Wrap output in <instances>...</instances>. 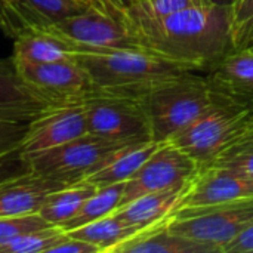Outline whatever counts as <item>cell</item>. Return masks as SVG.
Segmentation results:
<instances>
[{
    "label": "cell",
    "instance_id": "484cf974",
    "mask_svg": "<svg viewBox=\"0 0 253 253\" xmlns=\"http://www.w3.org/2000/svg\"><path fill=\"white\" fill-rule=\"evenodd\" d=\"M47 227H52V225L39 212L3 216L0 218V246L6 245L7 242L16 237H21L31 231L47 228Z\"/></svg>",
    "mask_w": 253,
    "mask_h": 253
},
{
    "label": "cell",
    "instance_id": "cb8c5ba5",
    "mask_svg": "<svg viewBox=\"0 0 253 253\" xmlns=\"http://www.w3.org/2000/svg\"><path fill=\"white\" fill-rule=\"evenodd\" d=\"M65 234L67 233L58 225L31 231L0 246V253L50 252V249L65 237Z\"/></svg>",
    "mask_w": 253,
    "mask_h": 253
},
{
    "label": "cell",
    "instance_id": "9c48e42d",
    "mask_svg": "<svg viewBox=\"0 0 253 253\" xmlns=\"http://www.w3.org/2000/svg\"><path fill=\"white\" fill-rule=\"evenodd\" d=\"M197 169L199 165L188 154L169 141L162 142L154 154L125 182L120 206L141 196L188 182Z\"/></svg>",
    "mask_w": 253,
    "mask_h": 253
},
{
    "label": "cell",
    "instance_id": "d4e9b609",
    "mask_svg": "<svg viewBox=\"0 0 253 253\" xmlns=\"http://www.w3.org/2000/svg\"><path fill=\"white\" fill-rule=\"evenodd\" d=\"M33 13L44 24L50 25L65 18L83 12L89 3L82 0H24Z\"/></svg>",
    "mask_w": 253,
    "mask_h": 253
},
{
    "label": "cell",
    "instance_id": "d6a6232c",
    "mask_svg": "<svg viewBox=\"0 0 253 253\" xmlns=\"http://www.w3.org/2000/svg\"><path fill=\"white\" fill-rule=\"evenodd\" d=\"M111 3L113 7H116L117 10H120L122 13H125L126 10H129L135 3H138L139 0H108Z\"/></svg>",
    "mask_w": 253,
    "mask_h": 253
},
{
    "label": "cell",
    "instance_id": "6da1fadb",
    "mask_svg": "<svg viewBox=\"0 0 253 253\" xmlns=\"http://www.w3.org/2000/svg\"><path fill=\"white\" fill-rule=\"evenodd\" d=\"M123 16L144 49L196 73L209 71L234 49L231 4L205 1L165 18L130 7Z\"/></svg>",
    "mask_w": 253,
    "mask_h": 253
},
{
    "label": "cell",
    "instance_id": "f1b7e54d",
    "mask_svg": "<svg viewBox=\"0 0 253 253\" xmlns=\"http://www.w3.org/2000/svg\"><path fill=\"white\" fill-rule=\"evenodd\" d=\"M28 123L0 120V144H19L27 132Z\"/></svg>",
    "mask_w": 253,
    "mask_h": 253
},
{
    "label": "cell",
    "instance_id": "603a6c76",
    "mask_svg": "<svg viewBox=\"0 0 253 253\" xmlns=\"http://www.w3.org/2000/svg\"><path fill=\"white\" fill-rule=\"evenodd\" d=\"M205 166H216L253 176V127Z\"/></svg>",
    "mask_w": 253,
    "mask_h": 253
},
{
    "label": "cell",
    "instance_id": "5b68a950",
    "mask_svg": "<svg viewBox=\"0 0 253 253\" xmlns=\"http://www.w3.org/2000/svg\"><path fill=\"white\" fill-rule=\"evenodd\" d=\"M46 27L70 40L76 52L144 49L123 13L108 0H92L83 12Z\"/></svg>",
    "mask_w": 253,
    "mask_h": 253
},
{
    "label": "cell",
    "instance_id": "8d00e7d4",
    "mask_svg": "<svg viewBox=\"0 0 253 253\" xmlns=\"http://www.w3.org/2000/svg\"><path fill=\"white\" fill-rule=\"evenodd\" d=\"M251 49H252V50H253V47H251Z\"/></svg>",
    "mask_w": 253,
    "mask_h": 253
},
{
    "label": "cell",
    "instance_id": "30bf717a",
    "mask_svg": "<svg viewBox=\"0 0 253 253\" xmlns=\"http://www.w3.org/2000/svg\"><path fill=\"white\" fill-rule=\"evenodd\" d=\"M15 67L27 83L47 95L58 107L82 104L95 90L89 74L74 56L56 62Z\"/></svg>",
    "mask_w": 253,
    "mask_h": 253
},
{
    "label": "cell",
    "instance_id": "7c38bea8",
    "mask_svg": "<svg viewBox=\"0 0 253 253\" xmlns=\"http://www.w3.org/2000/svg\"><path fill=\"white\" fill-rule=\"evenodd\" d=\"M249 197H253V176L216 166H199L187 184L178 209L213 206Z\"/></svg>",
    "mask_w": 253,
    "mask_h": 253
},
{
    "label": "cell",
    "instance_id": "277c9868",
    "mask_svg": "<svg viewBox=\"0 0 253 253\" xmlns=\"http://www.w3.org/2000/svg\"><path fill=\"white\" fill-rule=\"evenodd\" d=\"M252 127V108L216 92L213 105L169 142L188 154L199 166H205Z\"/></svg>",
    "mask_w": 253,
    "mask_h": 253
},
{
    "label": "cell",
    "instance_id": "8fae6325",
    "mask_svg": "<svg viewBox=\"0 0 253 253\" xmlns=\"http://www.w3.org/2000/svg\"><path fill=\"white\" fill-rule=\"evenodd\" d=\"M87 133L86 113L82 104L44 111L28 123L19 144L21 154L30 156L67 144Z\"/></svg>",
    "mask_w": 253,
    "mask_h": 253
},
{
    "label": "cell",
    "instance_id": "4fadbf2b",
    "mask_svg": "<svg viewBox=\"0 0 253 253\" xmlns=\"http://www.w3.org/2000/svg\"><path fill=\"white\" fill-rule=\"evenodd\" d=\"M56 107L47 95L21 77L13 59H0V120L30 123Z\"/></svg>",
    "mask_w": 253,
    "mask_h": 253
},
{
    "label": "cell",
    "instance_id": "1f68e13d",
    "mask_svg": "<svg viewBox=\"0 0 253 253\" xmlns=\"http://www.w3.org/2000/svg\"><path fill=\"white\" fill-rule=\"evenodd\" d=\"M233 28L253 16V0H234L231 4Z\"/></svg>",
    "mask_w": 253,
    "mask_h": 253
},
{
    "label": "cell",
    "instance_id": "52a82bcc",
    "mask_svg": "<svg viewBox=\"0 0 253 253\" xmlns=\"http://www.w3.org/2000/svg\"><path fill=\"white\" fill-rule=\"evenodd\" d=\"M82 105L86 113L87 133L120 144L153 141L142 98L95 89Z\"/></svg>",
    "mask_w": 253,
    "mask_h": 253
},
{
    "label": "cell",
    "instance_id": "3957f363",
    "mask_svg": "<svg viewBox=\"0 0 253 253\" xmlns=\"http://www.w3.org/2000/svg\"><path fill=\"white\" fill-rule=\"evenodd\" d=\"M216 99L211 82L196 73L165 83L142 96L151 127V139L168 142L205 111Z\"/></svg>",
    "mask_w": 253,
    "mask_h": 253
},
{
    "label": "cell",
    "instance_id": "ffe728a7",
    "mask_svg": "<svg viewBox=\"0 0 253 253\" xmlns=\"http://www.w3.org/2000/svg\"><path fill=\"white\" fill-rule=\"evenodd\" d=\"M98 187L87 181L70 184L52 191L43 202L39 213L50 224L61 227L70 221L83 206V203L95 194Z\"/></svg>",
    "mask_w": 253,
    "mask_h": 253
},
{
    "label": "cell",
    "instance_id": "8992f818",
    "mask_svg": "<svg viewBox=\"0 0 253 253\" xmlns=\"http://www.w3.org/2000/svg\"><path fill=\"white\" fill-rule=\"evenodd\" d=\"M252 225L253 197L213 206L178 209L169 221L170 231L213 246L219 253H224L228 243Z\"/></svg>",
    "mask_w": 253,
    "mask_h": 253
},
{
    "label": "cell",
    "instance_id": "83f0119b",
    "mask_svg": "<svg viewBox=\"0 0 253 253\" xmlns=\"http://www.w3.org/2000/svg\"><path fill=\"white\" fill-rule=\"evenodd\" d=\"M21 144V142H19ZM28 169L25 159L21 154V147H15L3 154H0V179L13 175L16 172Z\"/></svg>",
    "mask_w": 253,
    "mask_h": 253
},
{
    "label": "cell",
    "instance_id": "f546056e",
    "mask_svg": "<svg viewBox=\"0 0 253 253\" xmlns=\"http://www.w3.org/2000/svg\"><path fill=\"white\" fill-rule=\"evenodd\" d=\"M101 253L99 249L87 242H83V240H79V239H74V237H70L68 234H65V237L50 249L49 253Z\"/></svg>",
    "mask_w": 253,
    "mask_h": 253
},
{
    "label": "cell",
    "instance_id": "5bb4252c",
    "mask_svg": "<svg viewBox=\"0 0 253 253\" xmlns=\"http://www.w3.org/2000/svg\"><path fill=\"white\" fill-rule=\"evenodd\" d=\"M65 187L30 169L0 179V218L39 212L46 197Z\"/></svg>",
    "mask_w": 253,
    "mask_h": 253
},
{
    "label": "cell",
    "instance_id": "d6986e66",
    "mask_svg": "<svg viewBox=\"0 0 253 253\" xmlns=\"http://www.w3.org/2000/svg\"><path fill=\"white\" fill-rule=\"evenodd\" d=\"M162 145V142L147 141L139 144L125 145L116 150L104 165L90 173L84 181L93 184L95 187L101 188L105 185L126 182Z\"/></svg>",
    "mask_w": 253,
    "mask_h": 253
},
{
    "label": "cell",
    "instance_id": "7402d4cb",
    "mask_svg": "<svg viewBox=\"0 0 253 253\" xmlns=\"http://www.w3.org/2000/svg\"><path fill=\"white\" fill-rule=\"evenodd\" d=\"M123 190H125V182H117L98 188L96 193L92 194L83 203L82 209L70 221L62 224L61 228L67 233L70 230L79 228L82 225H86L89 222L111 215L120 206Z\"/></svg>",
    "mask_w": 253,
    "mask_h": 253
},
{
    "label": "cell",
    "instance_id": "9a60e30c",
    "mask_svg": "<svg viewBox=\"0 0 253 253\" xmlns=\"http://www.w3.org/2000/svg\"><path fill=\"white\" fill-rule=\"evenodd\" d=\"M213 90L253 110V50L233 49L209 70Z\"/></svg>",
    "mask_w": 253,
    "mask_h": 253
},
{
    "label": "cell",
    "instance_id": "44dd1931",
    "mask_svg": "<svg viewBox=\"0 0 253 253\" xmlns=\"http://www.w3.org/2000/svg\"><path fill=\"white\" fill-rule=\"evenodd\" d=\"M141 231V228L135 225H129L127 222L122 221L116 215H108L79 228L67 231L70 237L87 242L99 249V252L110 253L113 248L120 245L122 242L127 240L133 234Z\"/></svg>",
    "mask_w": 253,
    "mask_h": 253
},
{
    "label": "cell",
    "instance_id": "4316f807",
    "mask_svg": "<svg viewBox=\"0 0 253 253\" xmlns=\"http://www.w3.org/2000/svg\"><path fill=\"white\" fill-rule=\"evenodd\" d=\"M209 0H139L132 7L151 16V18H165L176 12L194 7Z\"/></svg>",
    "mask_w": 253,
    "mask_h": 253
},
{
    "label": "cell",
    "instance_id": "e575fe53",
    "mask_svg": "<svg viewBox=\"0 0 253 253\" xmlns=\"http://www.w3.org/2000/svg\"><path fill=\"white\" fill-rule=\"evenodd\" d=\"M209 1H213V3H218V4H233L234 0H209Z\"/></svg>",
    "mask_w": 253,
    "mask_h": 253
},
{
    "label": "cell",
    "instance_id": "836d02e7",
    "mask_svg": "<svg viewBox=\"0 0 253 253\" xmlns=\"http://www.w3.org/2000/svg\"><path fill=\"white\" fill-rule=\"evenodd\" d=\"M18 145H19V144H0V154H3V153L12 150V148L18 147Z\"/></svg>",
    "mask_w": 253,
    "mask_h": 253
},
{
    "label": "cell",
    "instance_id": "e0dca14e",
    "mask_svg": "<svg viewBox=\"0 0 253 253\" xmlns=\"http://www.w3.org/2000/svg\"><path fill=\"white\" fill-rule=\"evenodd\" d=\"M15 65L47 64L73 58L74 44L61 34L49 30L46 25L30 28L13 39Z\"/></svg>",
    "mask_w": 253,
    "mask_h": 253
},
{
    "label": "cell",
    "instance_id": "4dcf8cb0",
    "mask_svg": "<svg viewBox=\"0 0 253 253\" xmlns=\"http://www.w3.org/2000/svg\"><path fill=\"white\" fill-rule=\"evenodd\" d=\"M224 253H253V225L224 248Z\"/></svg>",
    "mask_w": 253,
    "mask_h": 253
},
{
    "label": "cell",
    "instance_id": "7a4b0ae2",
    "mask_svg": "<svg viewBox=\"0 0 253 253\" xmlns=\"http://www.w3.org/2000/svg\"><path fill=\"white\" fill-rule=\"evenodd\" d=\"M73 56L86 70L95 89L135 98L196 73L147 49L80 50Z\"/></svg>",
    "mask_w": 253,
    "mask_h": 253
},
{
    "label": "cell",
    "instance_id": "ac0fdd59",
    "mask_svg": "<svg viewBox=\"0 0 253 253\" xmlns=\"http://www.w3.org/2000/svg\"><path fill=\"white\" fill-rule=\"evenodd\" d=\"M187 184H178L165 190H159L135 199L133 202L120 206L113 212L117 218L135 225L141 230L153 227L162 221H166L178 209L179 202L187 190Z\"/></svg>",
    "mask_w": 253,
    "mask_h": 253
},
{
    "label": "cell",
    "instance_id": "d590c367",
    "mask_svg": "<svg viewBox=\"0 0 253 253\" xmlns=\"http://www.w3.org/2000/svg\"><path fill=\"white\" fill-rule=\"evenodd\" d=\"M82 1H86V3H90L92 0H82Z\"/></svg>",
    "mask_w": 253,
    "mask_h": 253
},
{
    "label": "cell",
    "instance_id": "2e32d148",
    "mask_svg": "<svg viewBox=\"0 0 253 253\" xmlns=\"http://www.w3.org/2000/svg\"><path fill=\"white\" fill-rule=\"evenodd\" d=\"M169 221L138 231L110 253H219L213 246L170 231Z\"/></svg>",
    "mask_w": 253,
    "mask_h": 253
},
{
    "label": "cell",
    "instance_id": "ba28073f",
    "mask_svg": "<svg viewBox=\"0 0 253 253\" xmlns=\"http://www.w3.org/2000/svg\"><path fill=\"white\" fill-rule=\"evenodd\" d=\"M130 145L86 133L67 144L22 156L30 170L64 185L84 181L119 148Z\"/></svg>",
    "mask_w": 253,
    "mask_h": 253
}]
</instances>
